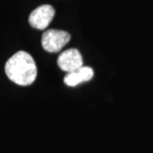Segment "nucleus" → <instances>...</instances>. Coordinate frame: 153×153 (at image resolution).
<instances>
[{
	"instance_id": "nucleus-3",
	"label": "nucleus",
	"mask_w": 153,
	"mask_h": 153,
	"mask_svg": "<svg viewBox=\"0 0 153 153\" xmlns=\"http://www.w3.org/2000/svg\"><path fill=\"white\" fill-rule=\"evenodd\" d=\"M55 14V11L53 6L44 4L38 7L31 13L28 21L33 28L44 30L50 24Z\"/></svg>"
},
{
	"instance_id": "nucleus-5",
	"label": "nucleus",
	"mask_w": 153,
	"mask_h": 153,
	"mask_svg": "<svg viewBox=\"0 0 153 153\" xmlns=\"http://www.w3.org/2000/svg\"><path fill=\"white\" fill-rule=\"evenodd\" d=\"M94 76L93 69L89 66H82L76 71L68 72L64 77V82L67 86L75 87L83 82H88Z\"/></svg>"
},
{
	"instance_id": "nucleus-2",
	"label": "nucleus",
	"mask_w": 153,
	"mask_h": 153,
	"mask_svg": "<svg viewBox=\"0 0 153 153\" xmlns=\"http://www.w3.org/2000/svg\"><path fill=\"white\" fill-rule=\"evenodd\" d=\"M70 38L71 36L67 32L50 29L42 36V46L49 53H57L70 41Z\"/></svg>"
},
{
	"instance_id": "nucleus-1",
	"label": "nucleus",
	"mask_w": 153,
	"mask_h": 153,
	"mask_svg": "<svg viewBox=\"0 0 153 153\" xmlns=\"http://www.w3.org/2000/svg\"><path fill=\"white\" fill-rule=\"evenodd\" d=\"M5 73L12 82L27 86L37 77V66L32 55L25 51H19L7 60Z\"/></svg>"
},
{
	"instance_id": "nucleus-4",
	"label": "nucleus",
	"mask_w": 153,
	"mask_h": 153,
	"mask_svg": "<svg viewBox=\"0 0 153 153\" xmlns=\"http://www.w3.org/2000/svg\"><path fill=\"white\" fill-rule=\"evenodd\" d=\"M82 58L80 52L76 49H69L62 52L57 60V64L62 71L71 72L82 66Z\"/></svg>"
}]
</instances>
